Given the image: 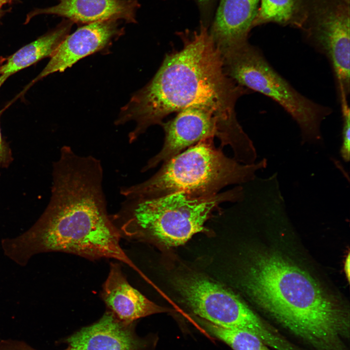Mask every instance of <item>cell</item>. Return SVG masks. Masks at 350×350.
Wrapping results in <instances>:
<instances>
[{
    "label": "cell",
    "mask_w": 350,
    "mask_h": 350,
    "mask_svg": "<svg viewBox=\"0 0 350 350\" xmlns=\"http://www.w3.org/2000/svg\"><path fill=\"white\" fill-rule=\"evenodd\" d=\"M52 6L37 8L27 16L26 22L35 16L52 15L73 23L88 24L107 20H123L136 23L140 5L137 0H58Z\"/></svg>",
    "instance_id": "cell-12"
},
{
    "label": "cell",
    "mask_w": 350,
    "mask_h": 350,
    "mask_svg": "<svg viewBox=\"0 0 350 350\" xmlns=\"http://www.w3.org/2000/svg\"><path fill=\"white\" fill-rule=\"evenodd\" d=\"M103 177L100 160L63 146L53 164L46 210L26 232L1 241L4 254L21 266L35 255L54 251L91 260L111 258L141 274L121 247L122 236L107 212Z\"/></svg>",
    "instance_id": "cell-1"
},
{
    "label": "cell",
    "mask_w": 350,
    "mask_h": 350,
    "mask_svg": "<svg viewBox=\"0 0 350 350\" xmlns=\"http://www.w3.org/2000/svg\"><path fill=\"white\" fill-rule=\"evenodd\" d=\"M9 0H0V10L4 4L8 2Z\"/></svg>",
    "instance_id": "cell-23"
},
{
    "label": "cell",
    "mask_w": 350,
    "mask_h": 350,
    "mask_svg": "<svg viewBox=\"0 0 350 350\" xmlns=\"http://www.w3.org/2000/svg\"><path fill=\"white\" fill-rule=\"evenodd\" d=\"M244 196L243 188L237 186L210 197L178 192L153 199L127 198L111 217L122 237L176 246L207 231L206 221L222 204L241 201Z\"/></svg>",
    "instance_id": "cell-5"
},
{
    "label": "cell",
    "mask_w": 350,
    "mask_h": 350,
    "mask_svg": "<svg viewBox=\"0 0 350 350\" xmlns=\"http://www.w3.org/2000/svg\"><path fill=\"white\" fill-rule=\"evenodd\" d=\"M123 32L120 20L113 19L88 23L78 28L63 40L33 82L50 74L63 71L81 59L104 49Z\"/></svg>",
    "instance_id": "cell-10"
},
{
    "label": "cell",
    "mask_w": 350,
    "mask_h": 350,
    "mask_svg": "<svg viewBox=\"0 0 350 350\" xmlns=\"http://www.w3.org/2000/svg\"><path fill=\"white\" fill-rule=\"evenodd\" d=\"M0 350H35L26 344L14 341H7L2 343L0 345Z\"/></svg>",
    "instance_id": "cell-20"
},
{
    "label": "cell",
    "mask_w": 350,
    "mask_h": 350,
    "mask_svg": "<svg viewBox=\"0 0 350 350\" xmlns=\"http://www.w3.org/2000/svg\"><path fill=\"white\" fill-rule=\"evenodd\" d=\"M73 23L63 20L52 31L24 46L0 67V87L11 75L40 59L53 54L63 40L69 34Z\"/></svg>",
    "instance_id": "cell-15"
},
{
    "label": "cell",
    "mask_w": 350,
    "mask_h": 350,
    "mask_svg": "<svg viewBox=\"0 0 350 350\" xmlns=\"http://www.w3.org/2000/svg\"><path fill=\"white\" fill-rule=\"evenodd\" d=\"M227 74L240 86L277 103L297 122L303 143L322 141V122L332 109L303 95L277 72L261 50L248 42L222 53Z\"/></svg>",
    "instance_id": "cell-6"
},
{
    "label": "cell",
    "mask_w": 350,
    "mask_h": 350,
    "mask_svg": "<svg viewBox=\"0 0 350 350\" xmlns=\"http://www.w3.org/2000/svg\"><path fill=\"white\" fill-rule=\"evenodd\" d=\"M133 323L108 310L97 322L68 337L66 350H149V341L136 334Z\"/></svg>",
    "instance_id": "cell-11"
},
{
    "label": "cell",
    "mask_w": 350,
    "mask_h": 350,
    "mask_svg": "<svg viewBox=\"0 0 350 350\" xmlns=\"http://www.w3.org/2000/svg\"><path fill=\"white\" fill-rule=\"evenodd\" d=\"M182 48L166 55L151 80L131 97L121 109L117 125L133 121L128 134L135 142L150 126L161 125L174 112L196 108L213 113L220 121L228 142L237 145L248 135L236 117L235 105L251 90L226 73L222 52L201 21L198 30L178 33Z\"/></svg>",
    "instance_id": "cell-2"
},
{
    "label": "cell",
    "mask_w": 350,
    "mask_h": 350,
    "mask_svg": "<svg viewBox=\"0 0 350 350\" xmlns=\"http://www.w3.org/2000/svg\"><path fill=\"white\" fill-rule=\"evenodd\" d=\"M0 111V115L1 114ZM12 160L11 152L2 139L0 129V167H6Z\"/></svg>",
    "instance_id": "cell-19"
},
{
    "label": "cell",
    "mask_w": 350,
    "mask_h": 350,
    "mask_svg": "<svg viewBox=\"0 0 350 350\" xmlns=\"http://www.w3.org/2000/svg\"><path fill=\"white\" fill-rule=\"evenodd\" d=\"M101 297L108 310L127 323L166 311L132 286L117 263H110Z\"/></svg>",
    "instance_id": "cell-13"
},
{
    "label": "cell",
    "mask_w": 350,
    "mask_h": 350,
    "mask_svg": "<svg viewBox=\"0 0 350 350\" xmlns=\"http://www.w3.org/2000/svg\"><path fill=\"white\" fill-rule=\"evenodd\" d=\"M302 21V0H260L252 28L275 23L299 30Z\"/></svg>",
    "instance_id": "cell-16"
},
{
    "label": "cell",
    "mask_w": 350,
    "mask_h": 350,
    "mask_svg": "<svg viewBox=\"0 0 350 350\" xmlns=\"http://www.w3.org/2000/svg\"><path fill=\"white\" fill-rule=\"evenodd\" d=\"M176 285L184 302L197 318L222 328L245 330L261 339L268 334L270 324L220 283L192 276L179 279Z\"/></svg>",
    "instance_id": "cell-7"
},
{
    "label": "cell",
    "mask_w": 350,
    "mask_h": 350,
    "mask_svg": "<svg viewBox=\"0 0 350 350\" xmlns=\"http://www.w3.org/2000/svg\"><path fill=\"white\" fill-rule=\"evenodd\" d=\"M350 253L348 254L345 262L344 264V270L348 281L350 280Z\"/></svg>",
    "instance_id": "cell-22"
},
{
    "label": "cell",
    "mask_w": 350,
    "mask_h": 350,
    "mask_svg": "<svg viewBox=\"0 0 350 350\" xmlns=\"http://www.w3.org/2000/svg\"><path fill=\"white\" fill-rule=\"evenodd\" d=\"M304 40L329 58L350 50V0H302Z\"/></svg>",
    "instance_id": "cell-8"
},
{
    "label": "cell",
    "mask_w": 350,
    "mask_h": 350,
    "mask_svg": "<svg viewBox=\"0 0 350 350\" xmlns=\"http://www.w3.org/2000/svg\"><path fill=\"white\" fill-rule=\"evenodd\" d=\"M214 139H204L162 162L148 179L121 187L120 194L124 198L153 199L178 192L210 197L228 186L253 180L257 171L266 167L264 158L245 164L227 156Z\"/></svg>",
    "instance_id": "cell-4"
},
{
    "label": "cell",
    "mask_w": 350,
    "mask_h": 350,
    "mask_svg": "<svg viewBox=\"0 0 350 350\" xmlns=\"http://www.w3.org/2000/svg\"><path fill=\"white\" fill-rule=\"evenodd\" d=\"M204 15H209L215 0H195Z\"/></svg>",
    "instance_id": "cell-21"
},
{
    "label": "cell",
    "mask_w": 350,
    "mask_h": 350,
    "mask_svg": "<svg viewBox=\"0 0 350 350\" xmlns=\"http://www.w3.org/2000/svg\"><path fill=\"white\" fill-rule=\"evenodd\" d=\"M165 138L161 150L142 168L144 173L176 156L189 147L207 139H218L225 142V135L219 120L211 112L196 108L179 111L176 117L160 125Z\"/></svg>",
    "instance_id": "cell-9"
},
{
    "label": "cell",
    "mask_w": 350,
    "mask_h": 350,
    "mask_svg": "<svg viewBox=\"0 0 350 350\" xmlns=\"http://www.w3.org/2000/svg\"><path fill=\"white\" fill-rule=\"evenodd\" d=\"M241 285L259 307L314 350H349V310L287 257L253 249Z\"/></svg>",
    "instance_id": "cell-3"
},
{
    "label": "cell",
    "mask_w": 350,
    "mask_h": 350,
    "mask_svg": "<svg viewBox=\"0 0 350 350\" xmlns=\"http://www.w3.org/2000/svg\"><path fill=\"white\" fill-rule=\"evenodd\" d=\"M199 322L208 333L224 342L233 350H272L248 331L222 328L203 320Z\"/></svg>",
    "instance_id": "cell-17"
},
{
    "label": "cell",
    "mask_w": 350,
    "mask_h": 350,
    "mask_svg": "<svg viewBox=\"0 0 350 350\" xmlns=\"http://www.w3.org/2000/svg\"><path fill=\"white\" fill-rule=\"evenodd\" d=\"M260 0H221L209 31L221 52L248 42Z\"/></svg>",
    "instance_id": "cell-14"
},
{
    "label": "cell",
    "mask_w": 350,
    "mask_h": 350,
    "mask_svg": "<svg viewBox=\"0 0 350 350\" xmlns=\"http://www.w3.org/2000/svg\"><path fill=\"white\" fill-rule=\"evenodd\" d=\"M341 105L342 126V143L340 148V155L345 162L350 158V109L348 97L344 94L339 95Z\"/></svg>",
    "instance_id": "cell-18"
}]
</instances>
